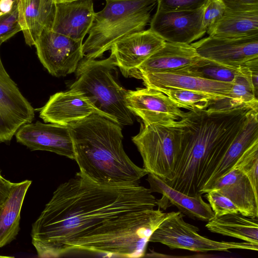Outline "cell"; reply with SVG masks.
I'll return each instance as SVG.
<instances>
[{
    "instance_id": "1",
    "label": "cell",
    "mask_w": 258,
    "mask_h": 258,
    "mask_svg": "<svg viewBox=\"0 0 258 258\" xmlns=\"http://www.w3.org/2000/svg\"><path fill=\"white\" fill-rule=\"evenodd\" d=\"M149 188L140 184L106 185L79 171L60 184L32 224L38 256L75 251L141 257L150 237L167 218Z\"/></svg>"
},
{
    "instance_id": "2",
    "label": "cell",
    "mask_w": 258,
    "mask_h": 258,
    "mask_svg": "<svg viewBox=\"0 0 258 258\" xmlns=\"http://www.w3.org/2000/svg\"><path fill=\"white\" fill-rule=\"evenodd\" d=\"M253 109L241 106L184 112L177 121L180 150L173 177L165 182L186 195H201L206 182Z\"/></svg>"
},
{
    "instance_id": "3",
    "label": "cell",
    "mask_w": 258,
    "mask_h": 258,
    "mask_svg": "<svg viewBox=\"0 0 258 258\" xmlns=\"http://www.w3.org/2000/svg\"><path fill=\"white\" fill-rule=\"evenodd\" d=\"M121 126L96 113L68 125L74 160L87 179L102 184L136 185L148 174L125 153Z\"/></svg>"
},
{
    "instance_id": "4",
    "label": "cell",
    "mask_w": 258,
    "mask_h": 258,
    "mask_svg": "<svg viewBox=\"0 0 258 258\" xmlns=\"http://www.w3.org/2000/svg\"><path fill=\"white\" fill-rule=\"evenodd\" d=\"M95 14L88 36L83 43L84 57H100L116 42L145 30L150 23L156 0H105Z\"/></svg>"
},
{
    "instance_id": "5",
    "label": "cell",
    "mask_w": 258,
    "mask_h": 258,
    "mask_svg": "<svg viewBox=\"0 0 258 258\" xmlns=\"http://www.w3.org/2000/svg\"><path fill=\"white\" fill-rule=\"evenodd\" d=\"M116 67L111 53L101 60L85 58L79 64L70 89L81 93L98 114L121 125H131L134 114L126 105L127 90L113 75Z\"/></svg>"
},
{
    "instance_id": "6",
    "label": "cell",
    "mask_w": 258,
    "mask_h": 258,
    "mask_svg": "<svg viewBox=\"0 0 258 258\" xmlns=\"http://www.w3.org/2000/svg\"><path fill=\"white\" fill-rule=\"evenodd\" d=\"M132 141L140 152L143 168L164 181L172 179L180 150L177 121L168 125L141 124Z\"/></svg>"
},
{
    "instance_id": "7",
    "label": "cell",
    "mask_w": 258,
    "mask_h": 258,
    "mask_svg": "<svg viewBox=\"0 0 258 258\" xmlns=\"http://www.w3.org/2000/svg\"><path fill=\"white\" fill-rule=\"evenodd\" d=\"M180 211L170 212L169 216L153 232L149 242L160 243L171 249L196 252L229 251L232 249L258 251V244L247 242L218 241L198 233L199 229L184 220Z\"/></svg>"
},
{
    "instance_id": "8",
    "label": "cell",
    "mask_w": 258,
    "mask_h": 258,
    "mask_svg": "<svg viewBox=\"0 0 258 258\" xmlns=\"http://www.w3.org/2000/svg\"><path fill=\"white\" fill-rule=\"evenodd\" d=\"M34 46L41 63L49 74L56 77L75 72L84 57L83 41L73 39L50 29L41 32Z\"/></svg>"
},
{
    "instance_id": "9",
    "label": "cell",
    "mask_w": 258,
    "mask_h": 258,
    "mask_svg": "<svg viewBox=\"0 0 258 258\" xmlns=\"http://www.w3.org/2000/svg\"><path fill=\"white\" fill-rule=\"evenodd\" d=\"M34 115L33 107L7 72L0 55V143L10 142Z\"/></svg>"
},
{
    "instance_id": "10",
    "label": "cell",
    "mask_w": 258,
    "mask_h": 258,
    "mask_svg": "<svg viewBox=\"0 0 258 258\" xmlns=\"http://www.w3.org/2000/svg\"><path fill=\"white\" fill-rule=\"evenodd\" d=\"M191 45L200 56L229 67L246 66L258 58V36L233 38L209 35Z\"/></svg>"
},
{
    "instance_id": "11",
    "label": "cell",
    "mask_w": 258,
    "mask_h": 258,
    "mask_svg": "<svg viewBox=\"0 0 258 258\" xmlns=\"http://www.w3.org/2000/svg\"><path fill=\"white\" fill-rule=\"evenodd\" d=\"M204 7L187 11L157 9L150 29L166 42L191 44L206 33L202 23Z\"/></svg>"
},
{
    "instance_id": "12",
    "label": "cell",
    "mask_w": 258,
    "mask_h": 258,
    "mask_svg": "<svg viewBox=\"0 0 258 258\" xmlns=\"http://www.w3.org/2000/svg\"><path fill=\"white\" fill-rule=\"evenodd\" d=\"M125 99L130 110L146 124L170 125L184 113L165 94L148 87L127 91Z\"/></svg>"
},
{
    "instance_id": "13",
    "label": "cell",
    "mask_w": 258,
    "mask_h": 258,
    "mask_svg": "<svg viewBox=\"0 0 258 258\" xmlns=\"http://www.w3.org/2000/svg\"><path fill=\"white\" fill-rule=\"evenodd\" d=\"M17 141L31 150L51 152L74 160L73 144L68 126L39 121L22 126L15 134Z\"/></svg>"
},
{
    "instance_id": "14",
    "label": "cell",
    "mask_w": 258,
    "mask_h": 258,
    "mask_svg": "<svg viewBox=\"0 0 258 258\" xmlns=\"http://www.w3.org/2000/svg\"><path fill=\"white\" fill-rule=\"evenodd\" d=\"M164 40L150 28L130 34L113 44L110 50L115 64L128 77L144 61L160 49Z\"/></svg>"
},
{
    "instance_id": "15",
    "label": "cell",
    "mask_w": 258,
    "mask_h": 258,
    "mask_svg": "<svg viewBox=\"0 0 258 258\" xmlns=\"http://www.w3.org/2000/svg\"><path fill=\"white\" fill-rule=\"evenodd\" d=\"M223 17L209 36L239 38L258 36V0H221Z\"/></svg>"
},
{
    "instance_id": "16",
    "label": "cell",
    "mask_w": 258,
    "mask_h": 258,
    "mask_svg": "<svg viewBox=\"0 0 258 258\" xmlns=\"http://www.w3.org/2000/svg\"><path fill=\"white\" fill-rule=\"evenodd\" d=\"M144 85L161 91L180 89L206 93L219 100L230 97L232 83L205 79L182 72L152 73L142 75Z\"/></svg>"
},
{
    "instance_id": "17",
    "label": "cell",
    "mask_w": 258,
    "mask_h": 258,
    "mask_svg": "<svg viewBox=\"0 0 258 258\" xmlns=\"http://www.w3.org/2000/svg\"><path fill=\"white\" fill-rule=\"evenodd\" d=\"M97 113L81 93L72 89L51 95L39 111L45 122L69 125Z\"/></svg>"
},
{
    "instance_id": "18",
    "label": "cell",
    "mask_w": 258,
    "mask_h": 258,
    "mask_svg": "<svg viewBox=\"0 0 258 258\" xmlns=\"http://www.w3.org/2000/svg\"><path fill=\"white\" fill-rule=\"evenodd\" d=\"M95 14L92 0L55 3L50 29L73 39L83 41L92 25Z\"/></svg>"
},
{
    "instance_id": "19",
    "label": "cell",
    "mask_w": 258,
    "mask_h": 258,
    "mask_svg": "<svg viewBox=\"0 0 258 258\" xmlns=\"http://www.w3.org/2000/svg\"><path fill=\"white\" fill-rule=\"evenodd\" d=\"M199 57L191 44L165 42L129 77L140 79L144 75L176 72L189 67Z\"/></svg>"
},
{
    "instance_id": "20",
    "label": "cell",
    "mask_w": 258,
    "mask_h": 258,
    "mask_svg": "<svg viewBox=\"0 0 258 258\" xmlns=\"http://www.w3.org/2000/svg\"><path fill=\"white\" fill-rule=\"evenodd\" d=\"M147 179L152 192L161 194L162 196L156 199L159 208L166 210L171 206L176 207L179 211L189 218L208 222L214 213L210 204L204 201L202 195L190 196L176 190L169 186L158 176L148 173Z\"/></svg>"
},
{
    "instance_id": "21",
    "label": "cell",
    "mask_w": 258,
    "mask_h": 258,
    "mask_svg": "<svg viewBox=\"0 0 258 258\" xmlns=\"http://www.w3.org/2000/svg\"><path fill=\"white\" fill-rule=\"evenodd\" d=\"M211 190H217L229 199L242 215L258 217L257 195L247 176L240 170L231 168L216 179L205 194Z\"/></svg>"
},
{
    "instance_id": "22",
    "label": "cell",
    "mask_w": 258,
    "mask_h": 258,
    "mask_svg": "<svg viewBox=\"0 0 258 258\" xmlns=\"http://www.w3.org/2000/svg\"><path fill=\"white\" fill-rule=\"evenodd\" d=\"M19 20L26 43L34 46L45 29H51L55 3L54 0H19Z\"/></svg>"
},
{
    "instance_id": "23",
    "label": "cell",
    "mask_w": 258,
    "mask_h": 258,
    "mask_svg": "<svg viewBox=\"0 0 258 258\" xmlns=\"http://www.w3.org/2000/svg\"><path fill=\"white\" fill-rule=\"evenodd\" d=\"M258 140V110L251 111L246 123L234 138L226 152L206 182L201 194L218 178L227 173L242 153L255 141Z\"/></svg>"
},
{
    "instance_id": "24",
    "label": "cell",
    "mask_w": 258,
    "mask_h": 258,
    "mask_svg": "<svg viewBox=\"0 0 258 258\" xmlns=\"http://www.w3.org/2000/svg\"><path fill=\"white\" fill-rule=\"evenodd\" d=\"M31 180L13 183L7 200L0 211V247L16 238L20 230V213L26 194Z\"/></svg>"
},
{
    "instance_id": "25",
    "label": "cell",
    "mask_w": 258,
    "mask_h": 258,
    "mask_svg": "<svg viewBox=\"0 0 258 258\" xmlns=\"http://www.w3.org/2000/svg\"><path fill=\"white\" fill-rule=\"evenodd\" d=\"M206 227L213 233L258 244V217H248L240 213L214 216Z\"/></svg>"
},
{
    "instance_id": "26",
    "label": "cell",
    "mask_w": 258,
    "mask_h": 258,
    "mask_svg": "<svg viewBox=\"0 0 258 258\" xmlns=\"http://www.w3.org/2000/svg\"><path fill=\"white\" fill-rule=\"evenodd\" d=\"M230 96L215 102L208 108L228 109L241 106L258 109L257 90L255 88L251 70L240 66L233 82Z\"/></svg>"
},
{
    "instance_id": "27",
    "label": "cell",
    "mask_w": 258,
    "mask_h": 258,
    "mask_svg": "<svg viewBox=\"0 0 258 258\" xmlns=\"http://www.w3.org/2000/svg\"><path fill=\"white\" fill-rule=\"evenodd\" d=\"M240 67L225 66L199 56L191 66L176 72L186 73L207 80L232 83Z\"/></svg>"
},
{
    "instance_id": "28",
    "label": "cell",
    "mask_w": 258,
    "mask_h": 258,
    "mask_svg": "<svg viewBox=\"0 0 258 258\" xmlns=\"http://www.w3.org/2000/svg\"><path fill=\"white\" fill-rule=\"evenodd\" d=\"M167 95L179 108L191 110L207 109L217 98L203 92L180 89H167L159 91Z\"/></svg>"
},
{
    "instance_id": "29",
    "label": "cell",
    "mask_w": 258,
    "mask_h": 258,
    "mask_svg": "<svg viewBox=\"0 0 258 258\" xmlns=\"http://www.w3.org/2000/svg\"><path fill=\"white\" fill-rule=\"evenodd\" d=\"M231 168L242 171L250 181L257 195L258 140L253 142L240 156Z\"/></svg>"
},
{
    "instance_id": "30",
    "label": "cell",
    "mask_w": 258,
    "mask_h": 258,
    "mask_svg": "<svg viewBox=\"0 0 258 258\" xmlns=\"http://www.w3.org/2000/svg\"><path fill=\"white\" fill-rule=\"evenodd\" d=\"M20 31L21 28L17 4L10 12L0 13V42H5Z\"/></svg>"
},
{
    "instance_id": "31",
    "label": "cell",
    "mask_w": 258,
    "mask_h": 258,
    "mask_svg": "<svg viewBox=\"0 0 258 258\" xmlns=\"http://www.w3.org/2000/svg\"><path fill=\"white\" fill-rule=\"evenodd\" d=\"M225 7L221 0H209L204 7L202 23L210 35L223 16Z\"/></svg>"
},
{
    "instance_id": "32",
    "label": "cell",
    "mask_w": 258,
    "mask_h": 258,
    "mask_svg": "<svg viewBox=\"0 0 258 258\" xmlns=\"http://www.w3.org/2000/svg\"><path fill=\"white\" fill-rule=\"evenodd\" d=\"M205 195L214 216H221L239 213L238 208L229 199L217 190H211Z\"/></svg>"
},
{
    "instance_id": "33",
    "label": "cell",
    "mask_w": 258,
    "mask_h": 258,
    "mask_svg": "<svg viewBox=\"0 0 258 258\" xmlns=\"http://www.w3.org/2000/svg\"><path fill=\"white\" fill-rule=\"evenodd\" d=\"M157 9L165 11H187L199 9L209 0H156Z\"/></svg>"
},
{
    "instance_id": "34",
    "label": "cell",
    "mask_w": 258,
    "mask_h": 258,
    "mask_svg": "<svg viewBox=\"0 0 258 258\" xmlns=\"http://www.w3.org/2000/svg\"><path fill=\"white\" fill-rule=\"evenodd\" d=\"M13 182L5 179L0 173V205H3L9 196Z\"/></svg>"
},
{
    "instance_id": "35",
    "label": "cell",
    "mask_w": 258,
    "mask_h": 258,
    "mask_svg": "<svg viewBox=\"0 0 258 258\" xmlns=\"http://www.w3.org/2000/svg\"><path fill=\"white\" fill-rule=\"evenodd\" d=\"M76 0H54L55 3H62V2H67L70 1H73Z\"/></svg>"
},
{
    "instance_id": "36",
    "label": "cell",
    "mask_w": 258,
    "mask_h": 258,
    "mask_svg": "<svg viewBox=\"0 0 258 258\" xmlns=\"http://www.w3.org/2000/svg\"><path fill=\"white\" fill-rule=\"evenodd\" d=\"M12 1L15 5L18 4L19 0H11Z\"/></svg>"
},
{
    "instance_id": "37",
    "label": "cell",
    "mask_w": 258,
    "mask_h": 258,
    "mask_svg": "<svg viewBox=\"0 0 258 258\" xmlns=\"http://www.w3.org/2000/svg\"><path fill=\"white\" fill-rule=\"evenodd\" d=\"M2 257H12V256H2V255H0V258H2Z\"/></svg>"
},
{
    "instance_id": "38",
    "label": "cell",
    "mask_w": 258,
    "mask_h": 258,
    "mask_svg": "<svg viewBox=\"0 0 258 258\" xmlns=\"http://www.w3.org/2000/svg\"><path fill=\"white\" fill-rule=\"evenodd\" d=\"M1 208H2V205H0V211H1Z\"/></svg>"
},
{
    "instance_id": "39",
    "label": "cell",
    "mask_w": 258,
    "mask_h": 258,
    "mask_svg": "<svg viewBox=\"0 0 258 258\" xmlns=\"http://www.w3.org/2000/svg\"></svg>"
}]
</instances>
